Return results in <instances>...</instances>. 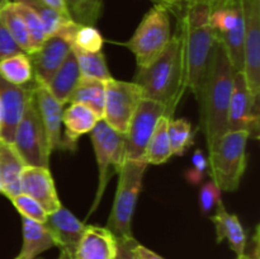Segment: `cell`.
Here are the masks:
<instances>
[{
  "instance_id": "cell-21",
  "label": "cell",
  "mask_w": 260,
  "mask_h": 259,
  "mask_svg": "<svg viewBox=\"0 0 260 259\" xmlns=\"http://www.w3.org/2000/svg\"><path fill=\"white\" fill-rule=\"evenodd\" d=\"M211 220L215 223L217 243L228 240L231 250L238 256L243 255L246 248V234L238 216L228 212L222 201H220L216 206V213L211 216Z\"/></svg>"
},
{
  "instance_id": "cell-38",
  "label": "cell",
  "mask_w": 260,
  "mask_h": 259,
  "mask_svg": "<svg viewBox=\"0 0 260 259\" xmlns=\"http://www.w3.org/2000/svg\"><path fill=\"white\" fill-rule=\"evenodd\" d=\"M22 52L23 51L20 50L19 46H18L17 42L13 40L10 33L8 32L5 25L3 24V22L0 20V61Z\"/></svg>"
},
{
  "instance_id": "cell-4",
  "label": "cell",
  "mask_w": 260,
  "mask_h": 259,
  "mask_svg": "<svg viewBox=\"0 0 260 259\" xmlns=\"http://www.w3.org/2000/svg\"><path fill=\"white\" fill-rule=\"evenodd\" d=\"M246 131H228L208 151V174L221 192H235L246 168Z\"/></svg>"
},
{
  "instance_id": "cell-17",
  "label": "cell",
  "mask_w": 260,
  "mask_h": 259,
  "mask_svg": "<svg viewBox=\"0 0 260 259\" xmlns=\"http://www.w3.org/2000/svg\"><path fill=\"white\" fill-rule=\"evenodd\" d=\"M22 193L37 201L47 213L61 207V201L56 190L50 168L24 167L20 174Z\"/></svg>"
},
{
  "instance_id": "cell-6",
  "label": "cell",
  "mask_w": 260,
  "mask_h": 259,
  "mask_svg": "<svg viewBox=\"0 0 260 259\" xmlns=\"http://www.w3.org/2000/svg\"><path fill=\"white\" fill-rule=\"evenodd\" d=\"M172 38L169 9L155 4L145 14L136 30L124 45L135 55L137 69L149 66L165 50Z\"/></svg>"
},
{
  "instance_id": "cell-41",
  "label": "cell",
  "mask_w": 260,
  "mask_h": 259,
  "mask_svg": "<svg viewBox=\"0 0 260 259\" xmlns=\"http://www.w3.org/2000/svg\"><path fill=\"white\" fill-rule=\"evenodd\" d=\"M41 2L45 3L46 5L51 7L52 9L57 10V12L61 13V14L66 15V17H70V15H69L68 7H66L65 0H41Z\"/></svg>"
},
{
  "instance_id": "cell-49",
  "label": "cell",
  "mask_w": 260,
  "mask_h": 259,
  "mask_svg": "<svg viewBox=\"0 0 260 259\" xmlns=\"http://www.w3.org/2000/svg\"><path fill=\"white\" fill-rule=\"evenodd\" d=\"M36 259H37V258H36Z\"/></svg>"
},
{
  "instance_id": "cell-2",
  "label": "cell",
  "mask_w": 260,
  "mask_h": 259,
  "mask_svg": "<svg viewBox=\"0 0 260 259\" xmlns=\"http://www.w3.org/2000/svg\"><path fill=\"white\" fill-rule=\"evenodd\" d=\"M142 89L144 98L159 102L173 118L177 106L184 94V61H183L182 36L179 30L172 36L165 50L149 66L137 69L134 78Z\"/></svg>"
},
{
  "instance_id": "cell-11",
  "label": "cell",
  "mask_w": 260,
  "mask_h": 259,
  "mask_svg": "<svg viewBox=\"0 0 260 259\" xmlns=\"http://www.w3.org/2000/svg\"><path fill=\"white\" fill-rule=\"evenodd\" d=\"M164 116L168 117L167 108L161 103L147 98L141 99L124 135L126 159L142 160L152 132L159 119Z\"/></svg>"
},
{
  "instance_id": "cell-18",
  "label": "cell",
  "mask_w": 260,
  "mask_h": 259,
  "mask_svg": "<svg viewBox=\"0 0 260 259\" xmlns=\"http://www.w3.org/2000/svg\"><path fill=\"white\" fill-rule=\"evenodd\" d=\"M45 225L53 235L56 246L69 259H73L78 244L85 230V223L73 215L70 210L61 206L55 212L48 213Z\"/></svg>"
},
{
  "instance_id": "cell-19",
  "label": "cell",
  "mask_w": 260,
  "mask_h": 259,
  "mask_svg": "<svg viewBox=\"0 0 260 259\" xmlns=\"http://www.w3.org/2000/svg\"><path fill=\"white\" fill-rule=\"evenodd\" d=\"M117 236L107 228L86 225L73 259H114Z\"/></svg>"
},
{
  "instance_id": "cell-35",
  "label": "cell",
  "mask_w": 260,
  "mask_h": 259,
  "mask_svg": "<svg viewBox=\"0 0 260 259\" xmlns=\"http://www.w3.org/2000/svg\"><path fill=\"white\" fill-rule=\"evenodd\" d=\"M10 201L14 205V207L17 208L19 215L23 216V217L30 218V220L42 223H45L46 220H47L48 213L46 212L45 208L37 201L29 197V196L24 195V193H20V195L10 198Z\"/></svg>"
},
{
  "instance_id": "cell-37",
  "label": "cell",
  "mask_w": 260,
  "mask_h": 259,
  "mask_svg": "<svg viewBox=\"0 0 260 259\" xmlns=\"http://www.w3.org/2000/svg\"><path fill=\"white\" fill-rule=\"evenodd\" d=\"M208 169V159L201 150H196L192 156V169L187 172V179L193 184H198Z\"/></svg>"
},
{
  "instance_id": "cell-27",
  "label": "cell",
  "mask_w": 260,
  "mask_h": 259,
  "mask_svg": "<svg viewBox=\"0 0 260 259\" xmlns=\"http://www.w3.org/2000/svg\"><path fill=\"white\" fill-rule=\"evenodd\" d=\"M0 76L14 85L29 84L33 80V69L27 53H18L0 61Z\"/></svg>"
},
{
  "instance_id": "cell-25",
  "label": "cell",
  "mask_w": 260,
  "mask_h": 259,
  "mask_svg": "<svg viewBox=\"0 0 260 259\" xmlns=\"http://www.w3.org/2000/svg\"><path fill=\"white\" fill-rule=\"evenodd\" d=\"M106 81L81 76L69 103H80L90 108L99 118H103Z\"/></svg>"
},
{
  "instance_id": "cell-46",
  "label": "cell",
  "mask_w": 260,
  "mask_h": 259,
  "mask_svg": "<svg viewBox=\"0 0 260 259\" xmlns=\"http://www.w3.org/2000/svg\"><path fill=\"white\" fill-rule=\"evenodd\" d=\"M57 259H69V258H68V256L65 255V254H63V253H61V254H60V256H58Z\"/></svg>"
},
{
  "instance_id": "cell-47",
  "label": "cell",
  "mask_w": 260,
  "mask_h": 259,
  "mask_svg": "<svg viewBox=\"0 0 260 259\" xmlns=\"http://www.w3.org/2000/svg\"><path fill=\"white\" fill-rule=\"evenodd\" d=\"M0 193H3V184H2V179H0Z\"/></svg>"
},
{
  "instance_id": "cell-20",
  "label": "cell",
  "mask_w": 260,
  "mask_h": 259,
  "mask_svg": "<svg viewBox=\"0 0 260 259\" xmlns=\"http://www.w3.org/2000/svg\"><path fill=\"white\" fill-rule=\"evenodd\" d=\"M101 121L98 116L80 103H70L63 109L62 124L65 126V139H62V149L75 150L79 137L90 134L95 124Z\"/></svg>"
},
{
  "instance_id": "cell-30",
  "label": "cell",
  "mask_w": 260,
  "mask_h": 259,
  "mask_svg": "<svg viewBox=\"0 0 260 259\" xmlns=\"http://www.w3.org/2000/svg\"><path fill=\"white\" fill-rule=\"evenodd\" d=\"M69 15L74 22L95 25L104 9V0H65Z\"/></svg>"
},
{
  "instance_id": "cell-31",
  "label": "cell",
  "mask_w": 260,
  "mask_h": 259,
  "mask_svg": "<svg viewBox=\"0 0 260 259\" xmlns=\"http://www.w3.org/2000/svg\"><path fill=\"white\" fill-rule=\"evenodd\" d=\"M12 2L22 3V4L28 5V7L35 10L36 14L40 18L41 23H42L46 37L56 35L66 23L73 20L70 17H66V15L61 14L57 10L52 9V8L46 5L41 0H12Z\"/></svg>"
},
{
  "instance_id": "cell-10",
  "label": "cell",
  "mask_w": 260,
  "mask_h": 259,
  "mask_svg": "<svg viewBox=\"0 0 260 259\" xmlns=\"http://www.w3.org/2000/svg\"><path fill=\"white\" fill-rule=\"evenodd\" d=\"M144 98L142 89L134 81L112 78L106 81L103 121L118 134L126 135L129 122Z\"/></svg>"
},
{
  "instance_id": "cell-42",
  "label": "cell",
  "mask_w": 260,
  "mask_h": 259,
  "mask_svg": "<svg viewBox=\"0 0 260 259\" xmlns=\"http://www.w3.org/2000/svg\"><path fill=\"white\" fill-rule=\"evenodd\" d=\"M238 259H260V255H259V230H258V228H256L255 235H254L253 251H251L250 254L244 253L243 255L238 256Z\"/></svg>"
},
{
  "instance_id": "cell-39",
  "label": "cell",
  "mask_w": 260,
  "mask_h": 259,
  "mask_svg": "<svg viewBox=\"0 0 260 259\" xmlns=\"http://www.w3.org/2000/svg\"><path fill=\"white\" fill-rule=\"evenodd\" d=\"M139 241L134 238H117V251L114 259H140L136 254V248Z\"/></svg>"
},
{
  "instance_id": "cell-33",
  "label": "cell",
  "mask_w": 260,
  "mask_h": 259,
  "mask_svg": "<svg viewBox=\"0 0 260 259\" xmlns=\"http://www.w3.org/2000/svg\"><path fill=\"white\" fill-rule=\"evenodd\" d=\"M103 36L95 25L78 24L71 38V47L86 52H99L103 48Z\"/></svg>"
},
{
  "instance_id": "cell-15",
  "label": "cell",
  "mask_w": 260,
  "mask_h": 259,
  "mask_svg": "<svg viewBox=\"0 0 260 259\" xmlns=\"http://www.w3.org/2000/svg\"><path fill=\"white\" fill-rule=\"evenodd\" d=\"M33 98L40 113L41 121L45 127L46 136H47L48 146L51 152L55 150L62 149V136H61V127H62V113L63 104H61L55 96L51 94L46 84L40 83L33 79Z\"/></svg>"
},
{
  "instance_id": "cell-9",
  "label": "cell",
  "mask_w": 260,
  "mask_h": 259,
  "mask_svg": "<svg viewBox=\"0 0 260 259\" xmlns=\"http://www.w3.org/2000/svg\"><path fill=\"white\" fill-rule=\"evenodd\" d=\"M210 24L235 71L244 68L243 0H225L211 8Z\"/></svg>"
},
{
  "instance_id": "cell-24",
  "label": "cell",
  "mask_w": 260,
  "mask_h": 259,
  "mask_svg": "<svg viewBox=\"0 0 260 259\" xmlns=\"http://www.w3.org/2000/svg\"><path fill=\"white\" fill-rule=\"evenodd\" d=\"M81 78L80 70H79L78 62L74 52L71 51L62 65L57 69L52 78L48 80L46 86L51 91L53 96L60 102L61 104H68L70 101L71 94L75 90L79 80Z\"/></svg>"
},
{
  "instance_id": "cell-3",
  "label": "cell",
  "mask_w": 260,
  "mask_h": 259,
  "mask_svg": "<svg viewBox=\"0 0 260 259\" xmlns=\"http://www.w3.org/2000/svg\"><path fill=\"white\" fill-rule=\"evenodd\" d=\"M211 8L206 4H185V10L178 25L182 36L184 61V88L197 96L207 71L216 43L210 24Z\"/></svg>"
},
{
  "instance_id": "cell-40",
  "label": "cell",
  "mask_w": 260,
  "mask_h": 259,
  "mask_svg": "<svg viewBox=\"0 0 260 259\" xmlns=\"http://www.w3.org/2000/svg\"><path fill=\"white\" fill-rule=\"evenodd\" d=\"M135 250H136V254L139 255L140 259H164L162 256H160L159 254H156L155 251L150 250L149 248H146V246L141 245V244H139V243H137Z\"/></svg>"
},
{
  "instance_id": "cell-12",
  "label": "cell",
  "mask_w": 260,
  "mask_h": 259,
  "mask_svg": "<svg viewBox=\"0 0 260 259\" xmlns=\"http://www.w3.org/2000/svg\"><path fill=\"white\" fill-rule=\"evenodd\" d=\"M244 68L246 84L254 98L260 95V0H243Z\"/></svg>"
},
{
  "instance_id": "cell-44",
  "label": "cell",
  "mask_w": 260,
  "mask_h": 259,
  "mask_svg": "<svg viewBox=\"0 0 260 259\" xmlns=\"http://www.w3.org/2000/svg\"><path fill=\"white\" fill-rule=\"evenodd\" d=\"M225 2V0H184L185 4H194V3H201V4H206L210 8H213L215 5L220 4V3Z\"/></svg>"
},
{
  "instance_id": "cell-16",
  "label": "cell",
  "mask_w": 260,
  "mask_h": 259,
  "mask_svg": "<svg viewBox=\"0 0 260 259\" xmlns=\"http://www.w3.org/2000/svg\"><path fill=\"white\" fill-rule=\"evenodd\" d=\"M71 51V43L61 36L53 35L46 37L42 45L28 55L32 63L33 79L47 84Z\"/></svg>"
},
{
  "instance_id": "cell-48",
  "label": "cell",
  "mask_w": 260,
  "mask_h": 259,
  "mask_svg": "<svg viewBox=\"0 0 260 259\" xmlns=\"http://www.w3.org/2000/svg\"><path fill=\"white\" fill-rule=\"evenodd\" d=\"M0 126H2V107H0Z\"/></svg>"
},
{
  "instance_id": "cell-13",
  "label": "cell",
  "mask_w": 260,
  "mask_h": 259,
  "mask_svg": "<svg viewBox=\"0 0 260 259\" xmlns=\"http://www.w3.org/2000/svg\"><path fill=\"white\" fill-rule=\"evenodd\" d=\"M228 128L229 131H246L250 136L258 137L259 101L249 90L243 71H236L234 75Z\"/></svg>"
},
{
  "instance_id": "cell-32",
  "label": "cell",
  "mask_w": 260,
  "mask_h": 259,
  "mask_svg": "<svg viewBox=\"0 0 260 259\" xmlns=\"http://www.w3.org/2000/svg\"><path fill=\"white\" fill-rule=\"evenodd\" d=\"M168 136L173 155L182 156L193 145L192 124L185 118H172L168 124Z\"/></svg>"
},
{
  "instance_id": "cell-14",
  "label": "cell",
  "mask_w": 260,
  "mask_h": 259,
  "mask_svg": "<svg viewBox=\"0 0 260 259\" xmlns=\"http://www.w3.org/2000/svg\"><path fill=\"white\" fill-rule=\"evenodd\" d=\"M33 80L25 85H14L0 76V107H2V126L0 140L13 144L15 128L22 118L25 103L30 96Z\"/></svg>"
},
{
  "instance_id": "cell-5",
  "label": "cell",
  "mask_w": 260,
  "mask_h": 259,
  "mask_svg": "<svg viewBox=\"0 0 260 259\" xmlns=\"http://www.w3.org/2000/svg\"><path fill=\"white\" fill-rule=\"evenodd\" d=\"M147 163L144 160L124 159L118 170L116 195L106 228L117 238H129L137 200L141 193Z\"/></svg>"
},
{
  "instance_id": "cell-23",
  "label": "cell",
  "mask_w": 260,
  "mask_h": 259,
  "mask_svg": "<svg viewBox=\"0 0 260 259\" xmlns=\"http://www.w3.org/2000/svg\"><path fill=\"white\" fill-rule=\"evenodd\" d=\"M24 167V163L13 145L0 140V179L3 184V195L9 200L22 193L20 174Z\"/></svg>"
},
{
  "instance_id": "cell-26",
  "label": "cell",
  "mask_w": 260,
  "mask_h": 259,
  "mask_svg": "<svg viewBox=\"0 0 260 259\" xmlns=\"http://www.w3.org/2000/svg\"><path fill=\"white\" fill-rule=\"evenodd\" d=\"M170 119L172 118L164 116L157 122L151 135V139L145 150L144 157H142V160L146 161L147 164H164L173 156L172 146H170L169 136H168V124H169Z\"/></svg>"
},
{
  "instance_id": "cell-7",
  "label": "cell",
  "mask_w": 260,
  "mask_h": 259,
  "mask_svg": "<svg viewBox=\"0 0 260 259\" xmlns=\"http://www.w3.org/2000/svg\"><path fill=\"white\" fill-rule=\"evenodd\" d=\"M12 145L25 167L50 168V156L52 152L48 146L45 127L32 93L15 128Z\"/></svg>"
},
{
  "instance_id": "cell-43",
  "label": "cell",
  "mask_w": 260,
  "mask_h": 259,
  "mask_svg": "<svg viewBox=\"0 0 260 259\" xmlns=\"http://www.w3.org/2000/svg\"><path fill=\"white\" fill-rule=\"evenodd\" d=\"M155 4L162 5V7L168 8V9H175V8L179 7L182 3H184V0H151Z\"/></svg>"
},
{
  "instance_id": "cell-8",
  "label": "cell",
  "mask_w": 260,
  "mask_h": 259,
  "mask_svg": "<svg viewBox=\"0 0 260 259\" xmlns=\"http://www.w3.org/2000/svg\"><path fill=\"white\" fill-rule=\"evenodd\" d=\"M91 144L98 164V185H96L95 197L88 216L98 208L103 198L106 188L113 173H118L119 168L124 161V135L118 134L109 127L103 119L95 124L90 132Z\"/></svg>"
},
{
  "instance_id": "cell-22",
  "label": "cell",
  "mask_w": 260,
  "mask_h": 259,
  "mask_svg": "<svg viewBox=\"0 0 260 259\" xmlns=\"http://www.w3.org/2000/svg\"><path fill=\"white\" fill-rule=\"evenodd\" d=\"M23 244L14 259H36L43 251L55 248L56 241L47 226L22 216Z\"/></svg>"
},
{
  "instance_id": "cell-28",
  "label": "cell",
  "mask_w": 260,
  "mask_h": 259,
  "mask_svg": "<svg viewBox=\"0 0 260 259\" xmlns=\"http://www.w3.org/2000/svg\"><path fill=\"white\" fill-rule=\"evenodd\" d=\"M0 20L5 25L8 32L10 33L13 40L19 46L20 50L27 53V55H29L33 51L29 33H28V29L25 27L24 22H23L22 17L14 8L13 2H9L5 7L2 8V10H0Z\"/></svg>"
},
{
  "instance_id": "cell-1",
  "label": "cell",
  "mask_w": 260,
  "mask_h": 259,
  "mask_svg": "<svg viewBox=\"0 0 260 259\" xmlns=\"http://www.w3.org/2000/svg\"><path fill=\"white\" fill-rule=\"evenodd\" d=\"M235 73L223 46L216 41L202 85L196 96L200 104V128L206 137L208 151L229 131V107Z\"/></svg>"
},
{
  "instance_id": "cell-29",
  "label": "cell",
  "mask_w": 260,
  "mask_h": 259,
  "mask_svg": "<svg viewBox=\"0 0 260 259\" xmlns=\"http://www.w3.org/2000/svg\"><path fill=\"white\" fill-rule=\"evenodd\" d=\"M73 52L75 55L81 76L98 79V80L102 81H108L113 78L108 66H107L106 58H104L102 51H99V52H86V51L73 48Z\"/></svg>"
},
{
  "instance_id": "cell-45",
  "label": "cell",
  "mask_w": 260,
  "mask_h": 259,
  "mask_svg": "<svg viewBox=\"0 0 260 259\" xmlns=\"http://www.w3.org/2000/svg\"><path fill=\"white\" fill-rule=\"evenodd\" d=\"M9 2H12V0H0V10H2V8L5 7Z\"/></svg>"
},
{
  "instance_id": "cell-34",
  "label": "cell",
  "mask_w": 260,
  "mask_h": 259,
  "mask_svg": "<svg viewBox=\"0 0 260 259\" xmlns=\"http://www.w3.org/2000/svg\"><path fill=\"white\" fill-rule=\"evenodd\" d=\"M13 4H14V8L19 13L20 17H22L25 27H27L30 37V42H32V48L33 51H36L42 45L43 41L46 40V33L45 29H43L42 23H41L40 18H38V15L36 14V12L32 8L18 2H13Z\"/></svg>"
},
{
  "instance_id": "cell-36",
  "label": "cell",
  "mask_w": 260,
  "mask_h": 259,
  "mask_svg": "<svg viewBox=\"0 0 260 259\" xmlns=\"http://www.w3.org/2000/svg\"><path fill=\"white\" fill-rule=\"evenodd\" d=\"M221 201V190L212 179L202 184L200 190V207L205 215H208Z\"/></svg>"
}]
</instances>
